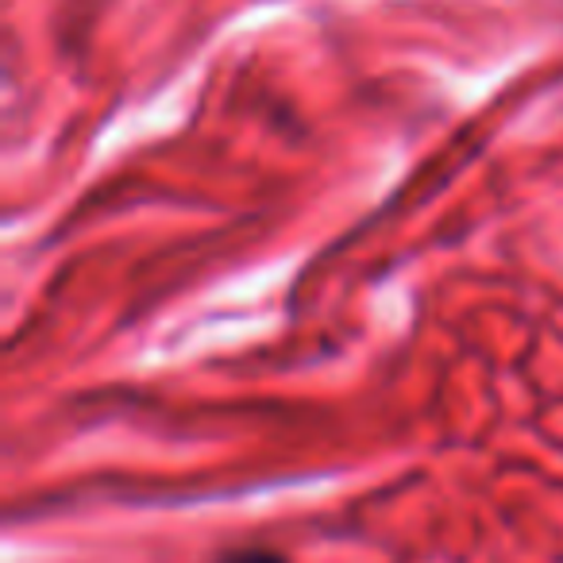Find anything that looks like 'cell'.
<instances>
[{
  "instance_id": "obj_1",
  "label": "cell",
  "mask_w": 563,
  "mask_h": 563,
  "mask_svg": "<svg viewBox=\"0 0 563 563\" xmlns=\"http://www.w3.org/2000/svg\"><path fill=\"white\" fill-rule=\"evenodd\" d=\"M217 563H290L274 548H258V544H243V548H228L217 555Z\"/></svg>"
}]
</instances>
